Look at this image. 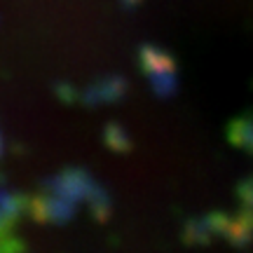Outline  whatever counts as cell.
Returning a JSON list of instances; mask_svg holds the SVG:
<instances>
[{
    "mask_svg": "<svg viewBox=\"0 0 253 253\" xmlns=\"http://www.w3.org/2000/svg\"><path fill=\"white\" fill-rule=\"evenodd\" d=\"M239 195L246 202V209H253V178L246 181L244 185H239Z\"/></svg>",
    "mask_w": 253,
    "mask_h": 253,
    "instance_id": "cell-3",
    "label": "cell"
},
{
    "mask_svg": "<svg viewBox=\"0 0 253 253\" xmlns=\"http://www.w3.org/2000/svg\"><path fill=\"white\" fill-rule=\"evenodd\" d=\"M230 141L237 145H246L253 153V122L235 120V122L230 125Z\"/></svg>",
    "mask_w": 253,
    "mask_h": 253,
    "instance_id": "cell-2",
    "label": "cell"
},
{
    "mask_svg": "<svg viewBox=\"0 0 253 253\" xmlns=\"http://www.w3.org/2000/svg\"><path fill=\"white\" fill-rule=\"evenodd\" d=\"M141 61H143V68L150 75L157 94L167 96V94H171L176 89V63L171 61V56L164 54L162 49L143 47L141 49Z\"/></svg>",
    "mask_w": 253,
    "mask_h": 253,
    "instance_id": "cell-1",
    "label": "cell"
}]
</instances>
